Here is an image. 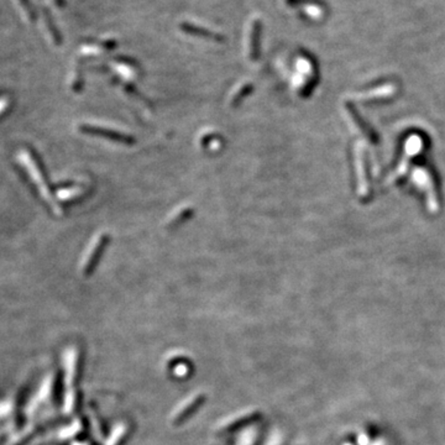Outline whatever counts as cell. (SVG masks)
I'll return each instance as SVG.
<instances>
[{"label":"cell","mask_w":445,"mask_h":445,"mask_svg":"<svg viewBox=\"0 0 445 445\" xmlns=\"http://www.w3.org/2000/svg\"><path fill=\"white\" fill-rule=\"evenodd\" d=\"M192 214H193V209L192 208H184V209L179 210L178 213H176V214H174L173 217L171 218V220H170V223H168V225H170V226L179 225V224H182L183 222H185V220H187V219H189V218L192 217Z\"/></svg>","instance_id":"cell-7"},{"label":"cell","mask_w":445,"mask_h":445,"mask_svg":"<svg viewBox=\"0 0 445 445\" xmlns=\"http://www.w3.org/2000/svg\"><path fill=\"white\" fill-rule=\"evenodd\" d=\"M251 92H252V86H251L250 83L244 84V86H242V87H240V88L237 89V92L234 93V94L231 95L230 105L231 106L239 105L240 103H241V100L244 99L245 97H247V95H249Z\"/></svg>","instance_id":"cell-6"},{"label":"cell","mask_w":445,"mask_h":445,"mask_svg":"<svg viewBox=\"0 0 445 445\" xmlns=\"http://www.w3.org/2000/svg\"><path fill=\"white\" fill-rule=\"evenodd\" d=\"M260 35H261V23L259 20L253 21L252 31H251L250 51L249 57L251 61H256L260 56Z\"/></svg>","instance_id":"cell-5"},{"label":"cell","mask_w":445,"mask_h":445,"mask_svg":"<svg viewBox=\"0 0 445 445\" xmlns=\"http://www.w3.org/2000/svg\"><path fill=\"white\" fill-rule=\"evenodd\" d=\"M110 241V236L106 234H99L92 242L91 249L86 253V260L83 262V270L86 272H91L95 267L97 262L100 260L103 252H104L105 246Z\"/></svg>","instance_id":"cell-2"},{"label":"cell","mask_w":445,"mask_h":445,"mask_svg":"<svg viewBox=\"0 0 445 445\" xmlns=\"http://www.w3.org/2000/svg\"><path fill=\"white\" fill-rule=\"evenodd\" d=\"M19 157L21 158V162L24 163V166H25L26 170L29 171V173H31V176L34 177L35 183H36L37 187H39V190L43 198L48 202V204H51V206L53 207V209H57V204L54 203L52 196H51V193L48 192V188L45 183V179H43L42 173H41V171L37 168L36 163H35V161L32 160L31 155L27 154L26 151H23L20 155H19Z\"/></svg>","instance_id":"cell-1"},{"label":"cell","mask_w":445,"mask_h":445,"mask_svg":"<svg viewBox=\"0 0 445 445\" xmlns=\"http://www.w3.org/2000/svg\"><path fill=\"white\" fill-rule=\"evenodd\" d=\"M82 131L86 134H91L93 136H100V138H105L106 140L115 141V143L124 144V145H131L135 143L134 138L131 136L125 135L122 133H118V131L104 129V128H98V126H91V125H86V126H82Z\"/></svg>","instance_id":"cell-3"},{"label":"cell","mask_w":445,"mask_h":445,"mask_svg":"<svg viewBox=\"0 0 445 445\" xmlns=\"http://www.w3.org/2000/svg\"><path fill=\"white\" fill-rule=\"evenodd\" d=\"M182 31H184L185 34H189L192 36H198V37H203V39H208L212 41H215V42H223L224 37L222 35L219 34H215V32L208 31V30L203 29V27H199L193 25V24H188L184 23L181 25Z\"/></svg>","instance_id":"cell-4"}]
</instances>
